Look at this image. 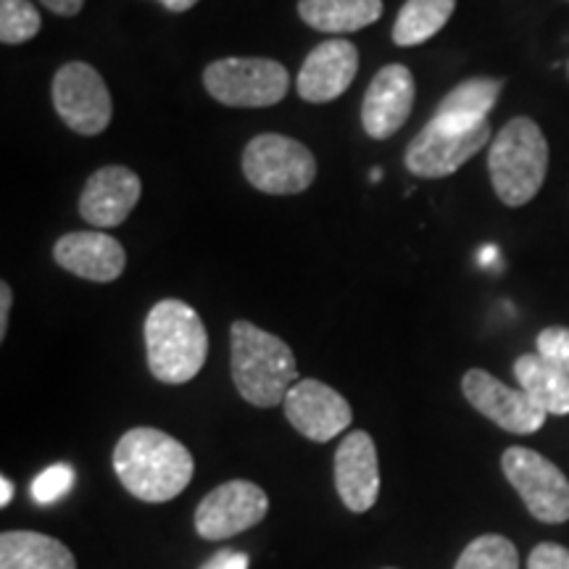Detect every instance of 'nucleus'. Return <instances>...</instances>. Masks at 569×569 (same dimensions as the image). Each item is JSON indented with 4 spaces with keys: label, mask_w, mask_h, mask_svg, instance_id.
<instances>
[{
    "label": "nucleus",
    "mask_w": 569,
    "mask_h": 569,
    "mask_svg": "<svg viewBox=\"0 0 569 569\" xmlns=\"http://www.w3.org/2000/svg\"><path fill=\"white\" fill-rule=\"evenodd\" d=\"M193 453L156 427H134L113 448L119 482L146 503H167L180 496L193 480Z\"/></svg>",
    "instance_id": "nucleus-1"
},
{
    "label": "nucleus",
    "mask_w": 569,
    "mask_h": 569,
    "mask_svg": "<svg viewBox=\"0 0 569 569\" xmlns=\"http://www.w3.org/2000/svg\"><path fill=\"white\" fill-rule=\"evenodd\" d=\"M142 196V182L132 169L111 167L98 169L88 177L80 193V217L92 227H119L130 217Z\"/></svg>",
    "instance_id": "nucleus-15"
},
{
    "label": "nucleus",
    "mask_w": 569,
    "mask_h": 569,
    "mask_svg": "<svg viewBox=\"0 0 569 569\" xmlns=\"http://www.w3.org/2000/svg\"><path fill=\"white\" fill-rule=\"evenodd\" d=\"M11 284L0 282V340H6V332H9V317H11Z\"/></svg>",
    "instance_id": "nucleus-29"
},
{
    "label": "nucleus",
    "mask_w": 569,
    "mask_h": 569,
    "mask_svg": "<svg viewBox=\"0 0 569 569\" xmlns=\"http://www.w3.org/2000/svg\"><path fill=\"white\" fill-rule=\"evenodd\" d=\"M490 130L488 119L472 127H448L430 119L407 148V169L422 180H443L459 172L465 163L488 146Z\"/></svg>",
    "instance_id": "nucleus-8"
},
{
    "label": "nucleus",
    "mask_w": 569,
    "mask_h": 569,
    "mask_svg": "<svg viewBox=\"0 0 569 569\" xmlns=\"http://www.w3.org/2000/svg\"><path fill=\"white\" fill-rule=\"evenodd\" d=\"M53 109L61 122L82 138H96L111 124L113 103L103 77L84 61H69L56 71Z\"/></svg>",
    "instance_id": "nucleus-9"
},
{
    "label": "nucleus",
    "mask_w": 569,
    "mask_h": 569,
    "mask_svg": "<svg viewBox=\"0 0 569 569\" xmlns=\"http://www.w3.org/2000/svg\"><path fill=\"white\" fill-rule=\"evenodd\" d=\"M11 498H13V482L3 475V478H0V507H9Z\"/></svg>",
    "instance_id": "nucleus-32"
},
{
    "label": "nucleus",
    "mask_w": 569,
    "mask_h": 569,
    "mask_svg": "<svg viewBox=\"0 0 569 569\" xmlns=\"http://www.w3.org/2000/svg\"><path fill=\"white\" fill-rule=\"evenodd\" d=\"M0 569H77L74 553L61 540L32 530L0 536Z\"/></svg>",
    "instance_id": "nucleus-18"
},
{
    "label": "nucleus",
    "mask_w": 569,
    "mask_h": 569,
    "mask_svg": "<svg viewBox=\"0 0 569 569\" xmlns=\"http://www.w3.org/2000/svg\"><path fill=\"white\" fill-rule=\"evenodd\" d=\"M488 172L501 203L511 209L528 206L549 174V140L543 130L530 117L507 122L490 142Z\"/></svg>",
    "instance_id": "nucleus-4"
},
{
    "label": "nucleus",
    "mask_w": 569,
    "mask_h": 569,
    "mask_svg": "<svg viewBox=\"0 0 569 569\" xmlns=\"http://www.w3.org/2000/svg\"><path fill=\"white\" fill-rule=\"evenodd\" d=\"M53 259L61 269L90 282L119 280L127 267L122 243L98 230L63 234L53 246Z\"/></svg>",
    "instance_id": "nucleus-17"
},
{
    "label": "nucleus",
    "mask_w": 569,
    "mask_h": 569,
    "mask_svg": "<svg viewBox=\"0 0 569 569\" xmlns=\"http://www.w3.org/2000/svg\"><path fill=\"white\" fill-rule=\"evenodd\" d=\"M48 11L59 13V17H77L82 11L84 0H40Z\"/></svg>",
    "instance_id": "nucleus-30"
},
{
    "label": "nucleus",
    "mask_w": 569,
    "mask_h": 569,
    "mask_svg": "<svg viewBox=\"0 0 569 569\" xmlns=\"http://www.w3.org/2000/svg\"><path fill=\"white\" fill-rule=\"evenodd\" d=\"M538 353L569 375V327H546L536 338Z\"/></svg>",
    "instance_id": "nucleus-26"
},
{
    "label": "nucleus",
    "mask_w": 569,
    "mask_h": 569,
    "mask_svg": "<svg viewBox=\"0 0 569 569\" xmlns=\"http://www.w3.org/2000/svg\"><path fill=\"white\" fill-rule=\"evenodd\" d=\"M243 174L261 193L296 196L315 182L317 159L301 140L264 132L246 146Z\"/></svg>",
    "instance_id": "nucleus-5"
},
{
    "label": "nucleus",
    "mask_w": 569,
    "mask_h": 569,
    "mask_svg": "<svg viewBox=\"0 0 569 569\" xmlns=\"http://www.w3.org/2000/svg\"><path fill=\"white\" fill-rule=\"evenodd\" d=\"M230 365L238 393L259 409L282 403L298 382V365L290 346L246 319L230 327Z\"/></svg>",
    "instance_id": "nucleus-2"
},
{
    "label": "nucleus",
    "mask_w": 569,
    "mask_h": 569,
    "mask_svg": "<svg viewBox=\"0 0 569 569\" xmlns=\"http://www.w3.org/2000/svg\"><path fill=\"white\" fill-rule=\"evenodd\" d=\"M453 569H519L517 546L503 536H480L461 551Z\"/></svg>",
    "instance_id": "nucleus-23"
},
{
    "label": "nucleus",
    "mask_w": 569,
    "mask_h": 569,
    "mask_svg": "<svg viewBox=\"0 0 569 569\" xmlns=\"http://www.w3.org/2000/svg\"><path fill=\"white\" fill-rule=\"evenodd\" d=\"M528 569H569V549L559 543H540L530 553Z\"/></svg>",
    "instance_id": "nucleus-27"
},
{
    "label": "nucleus",
    "mask_w": 569,
    "mask_h": 569,
    "mask_svg": "<svg viewBox=\"0 0 569 569\" xmlns=\"http://www.w3.org/2000/svg\"><path fill=\"white\" fill-rule=\"evenodd\" d=\"M42 19L30 0H0V40L3 46H21L40 32Z\"/></svg>",
    "instance_id": "nucleus-24"
},
{
    "label": "nucleus",
    "mask_w": 569,
    "mask_h": 569,
    "mask_svg": "<svg viewBox=\"0 0 569 569\" xmlns=\"http://www.w3.org/2000/svg\"><path fill=\"white\" fill-rule=\"evenodd\" d=\"M503 88V80L493 77H472L461 82L440 101L436 111V122L448 127H472L486 122L488 113L493 111L498 92Z\"/></svg>",
    "instance_id": "nucleus-21"
},
{
    "label": "nucleus",
    "mask_w": 569,
    "mask_h": 569,
    "mask_svg": "<svg viewBox=\"0 0 569 569\" xmlns=\"http://www.w3.org/2000/svg\"><path fill=\"white\" fill-rule=\"evenodd\" d=\"M213 101L232 109H267L288 96L290 74L274 59H219L203 71Z\"/></svg>",
    "instance_id": "nucleus-6"
},
{
    "label": "nucleus",
    "mask_w": 569,
    "mask_h": 569,
    "mask_svg": "<svg viewBox=\"0 0 569 569\" xmlns=\"http://www.w3.org/2000/svg\"><path fill=\"white\" fill-rule=\"evenodd\" d=\"M382 0H298V17L327 34L359 32L382 17Z\"/></svg>",
    "instance_id": "nucleus-19"
},
{
    "label": "nucleus",
    "mask_w": 569,
    "mask_h": 569,
    "mask_svg": "<svg viewBox=\"0 0 569 569\" xmlns=\"http://www.w3.org/2000/svg\"><path fill=\"white\" fill-rule=\"evenodd\" d=\"M284 417L315 443H327L348 430L353 411L351 403L336 388L319 380H298L284 396Z\"/></svg>",
    "instance_id": "nucleus-12"
},
{
    "label": "nucleus",
    "mask_w": 569,
    "mask_h": 569,
    "mask_svg": "<svg viewBox=\"0 0 569 569\" xmlns=\"http://www.w3.org/2000/svg\"><path fill=\"white\" fill-rule=\"evenodd\" d=\"M567 71H569V63H567Z\"/></svg>",
    "instance_id": "nucleus-34"
},
{
    "label": "nucleus",
    "mask_w": 569,
    "mask_h": 569,
    "mask_svg": "<svg viewBox=\"0 0 569 569\" xmlns=\"http://www.w3.org/2000/svg\"><path fill=\"white\" fill-rule=\"evenodd\" d=\"M415 77L403 63H388L369 82L361 103V127L372 140H388L415 109Z\"/></svg>",
    "instance_id": "nucleus-13"
},
{
    "label": "nucleus",
    "mask_w": 569,
    "mask_h": 569,
    "mask_svg": "<svg viewBox=\"0 0 569 569\" xmlns=\"http://www.w3.org/2000/svg\"><path fill=\"white\" fill-rule=\"evenodd\" d=\"M519 390H525L546 415H569V375L540 353H525L515 361Z\"/></svg>",
    "instance_id": "nucleus-20"
},
{
    "label": "nucleus",
    "mask_w": 569,
    "mask_h": 569,
    "mask_svg": "<svg viewBox=\"0 0 569 569\" xmlns=\"http://www.w3.org/2000/svg\"><path fill=\"white\" fill-rule=\"evenodd\" d=\"M501 469L511 488L538 522L559 525L569 519V480L565 472L530 448L511 446L503 451Z\"/></svg>",
    "instance_id": "nucleus-7"
},
{
    "label": "nucleus",
    "mask_w": 569,
    "mask_h": 569,
    "mask_svg": "<svg viewBox=\"0 0 569 569\" xmlns=\"http://www.w3.org/2000/svg\"><path fill=\"white\" fill-rule=\"evenodd\" d=\"M388 569H390V567H388Z\"/></svg>",
    "instance_id": "nucleus-35"
},
{
    "label": "nucleus",
    "mask_w": 569,
    "mask_h": 569,
    "mask_svg": "<svg viewBox=\"0 0 569 569\" xmlns=\"http://www.w3.org/2000/svg\"><path fill=\"white\" fill-rule=\"evenodd\" d=\"M359 71V48L346 38H332L306 56L298 74V96L309 103H330L351 88Z\"/></svg>",
    "instance_id": "nucleus-14"
},
{
    "label": "nucleus",
    "mask_w": 569,
    "mask_h": 569,
    "mask_svg": "<svg viewBox=\"0 0 569 569\" xmlns=\"http://www.w3.org/2000/svg\"><path fill=\"white\" fill-rule=\"evenodd\" d=\"M269 511L264 488L251 480H230L213 488L196 509V530L206 540H227L251 530Z\"/></svg>",
    "instance_id": "nucleus-10"
},
{
    "label": "nucleus",
    "mask_w": 569,
    "mask_h": 569,
    "mask_svg": "<svg viewBox=\"0 0 569 569\" xmlns=\"http://www.w3.org/2000/svg\"><path fill=\"white\" fill-rule=\"evenodd\" d=\"M156 3H161L163 9L172 11V13H184L193 9L196 3H201V0H156Z\"/></svg>",
    "instance_id": "nucleus-31"
},
{
    "label": "nucleus",
    "mask_w": 569,
    "mask_h": 569,
    "mask_svg": "<svg viewBox=\"0 0 569 569\" xmlns=\"http://www.w3.org/2000/svg\"><path fill=\"white\" fill-rule=\"evenodd\" d=\"M380 177H382L380 169H375V172H372V182H380Z\"/></svg>",
    "instance_id": "nucleus-33"
},
{
    "label": "nucleus",
    "mask_w": 569,
    "mask_h": 569,
    "mask_svg": "<svg viewBox=\"0 0 569 569\" xmlns=\"http://www.w3.org/2000/svg\"><path fill=\"white\" fill-rule=\"evenodd\" d=\"M74 486V469L69 465H53L34 478L30 493L38 503H56Z\"/></svg>",
    "instance_id": "nucleus-25"
},
{
    "label": "nucleus",
    "mask_w": 569,
    "mask_h": 569,
    "mask_svg": "<svg viewBox=\"0 0 569 569\" xmlns=\"http://www.w3.org/2000/svg\"><path fill=\"white\" fill-rule=\"evenodd\" d=\"M336 488L348 511H369L380 496V461L369 432L353 430L336 451Z\"/></svg>",
    "instance_id": "nucleus-16"
},
{
    "label": "nucleus",
    "mask_w": 569,
    "mask_h": 569,
    "mask_svg": "<svg viewBox=\"0 0 569 569\" xmlns=\"http://www.w3.org/2000/svg\"><path fill=\"white\" fill-rule=\"evenodd\" d=\"M461 393L482 417L515 436H532L546 425V411L525 390L503 386L486 369H469L461 380Z\"/></svg>",
    "instance_id": "nucleus-11"
},
{
    "label": "nucleus",
    "mask_w": 569,
    "mask_h": 569,
    "mask_svg": "<svg viewBox=\"0 0 569 569\" xmlns=\"http://www.w3.org/2000/svg\"><path fill=\"white\" fill-rule=\"evenodd\" d=\"M457 0H407L393 24V42L398 48L422 46L443 30L451 19Z\"/></svg>",
    "instance_id": "nucleus-22"
},
{
    "label": "nucleus",
    "mask_w": 569,
    "mask_h": 569,
    "mask_svg": "<svg viewBox=\"0 0 569 569\" xmlns=\"http://www.w3.org/2000/svg\"><path fill=\"white\" fill-rule=\"evenodd\" d=\"M148 369L159 382L182 386L201 372L209 336L198 311L180 298H163L146 317Z\"/></svg>",
    "instance_id": "nucleus-3"
},
{
    "label": "nucleus",
    "mask_w": 569,
    "mask_h": 569,
    "mask_svg": "<svg viewBox=\"0 0 569 569\" xmlns=\"http://www.w3.org/2000/svg\"><path fill=\"white\" fill-rule=\"evenodd\" d=\"M201 569H248V553L219 551L217 557L206 561Z\"/></svg>",
    "instance_id": "nucleus-28"
}]
</instances>
